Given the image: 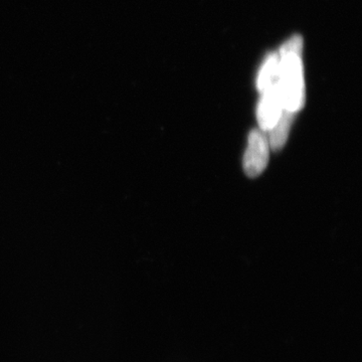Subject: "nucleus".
<instances>
[{
  "label": "nucleus",
  "instance_id": "7ed1b4c3",
  "mask_svg": "<svg viewBox=\"0 0 362 362\" xmlns=\"http://www.w3.org/2000/svg\"><path fill=\"white\" fill-rule=\"evenodd\" d=\"M295 115L296 114L283 111L282 116L279 119L277 124L271 130L266 132L268 133L267 136H268L270 149L274 150V151H279L284 147Z\"/></svg>",
  "mask_w": 362,
  "mask_h": 362
},
{
  "label": "nucleus",
  "instance_id": "f257e3e1",
  "mask_svg": "<svg viewBox=\"0 0 362 362\" xmlns=\"http://www.w3.org/2000/svg\"><path fill=\"white\" fill-rule=\"evenodd\" d=\"M301 52L302 39L294 35L283 45L279 59V88L283 109L294 114L304 106L305 101Z\"/></svg>",
  "mask_w": 362,
  "mask_h": 362
},
{
  "label": "nucleus",
  "instance_id": "f03ea898",
  "mask_svg": "<svg viewBox=\"0 0 362 362\" xmlns=\"http://www.w3.org/2000/svg\"><path fill=\"white\" fill-rule=\"evenodd\" d=\"M270 156L267 133L261 129L252 130L244 157V169L249 177H257L265 170Z\"/></svg>",
  "mask_w": 362,
  "mask_h": 362
}]
</instances>
